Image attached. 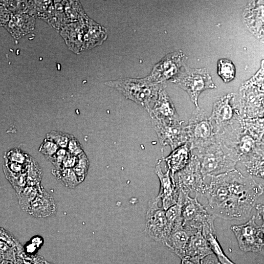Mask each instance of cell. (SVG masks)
<instances>
[{"instance_id":"obj_1","label":"cell","mask_w":264,"mask_h":264,"mask_svg":"<svg viewBox=\"0 0 264 264\" xmlns=\"http://www.w3.org/2000/svg\"><path fill=\"white\" fill-rule=\"evenodd\" d=\"M205 179L206 209L214 216L226 220L246 219L264 192L263 185L236 169Z\"/></svg>"},{"instance_id":"obj_2","label":"cell","mask_w":264,"mask_h":264,"mask_svg":"<svg viewBox=\"0 0 264 264\" xmlns=\"http://www.w3.org/2000/svg\"><path fill=\"white\" fill-rule=\"evenodd\" d=\"M215 140L198 151H191L199 161L205 177L216 176L236 169L239 158L235 150L215 135Z\"/></svg>"},{"instance_id":"obj_3","label":"cell","mask_w":264,"mask_h":264,"mask_svg":"<svg viewBox=\"0 0 264 264\" xmlns=\"http://www.w3.org/2000/svg\"><path fill=\"white\" fill-rule=\"evenodd\" d=\"M105 85L118 91L125 97L144 108L148 112L154 103L160 89L166 84H155L145 77L142 79L123 78L108 81Z\"/></svg>"},{"instance_id":"obj_4","label":"cell","mask_w":264,"mask_h":264,"mask_svg":"<svg viewBox=\"0 0 264 264\" xmlns=\"http://www.w3.org/2000/svg\"><path fill=\"white\" fill-rule=\"evenodd\" d=\"M209 119L215 135H220L241 122L237 95L228 93L217 99L213 103Z\"/></svg>"},{"instance_id":"obj_5","label":"cell","mask_w":264,"mask_h":264,"mask_svg":"<svg viewBox=\"0 0 264 264\" xmlns=\"http://www.w3.org/2000/svg\"><path fill=\"white\" fill-rule=\"evenodd\" d=\"M254 77L241 87L237 96L242 119L264 118L263 77Z\"/></svg>"},{"instance_id":"obj_6","label":"cell","mask_w":264,"mask_h":264,"mask_svg":"<svg viewBox=\"0 0 264 264\" xmlns=\"http://www.w3.org/2000/svg\"><path fill=\"white\" fill-rule=\"evenodd\" d=\"M171 82L185 90L196 108L198 99L204 90L217 88L205 68H194L183 66L178 75Z\"/></svg>"},{"instance_id":"obj_7","label":"cell","mask_w":264,"mask_h":264,"mask_svg":"<svg viewBox=\"0 0 264 264\" xmlns=\"http://www.w3.org/2000/svg\"><path fill=\"white\" fill-rule=\"evenodd\" d=\"M186 129L191 151L201 150L215 140V134L209 117L205 110L199 107L192 112Z\"/></svg>"},{"instance_id":"obj_8","label":"cell","mask_w":264,"mask_h":264,"mask_svg":"<svg viewBox=\"0 0 264 264\" xmlns=\"http://www.w3.org/2000/svg\"><path fill=\"white\" fill-rule=\"evenodd\" d=\"M256 220L253 215L247 222L231 227L240 248L244 252H259L264 250V224L258 225Z\"/></svg>"},{"instance_id":"obj_9","label":"cell","mask_w":264,"mask_h":264,"mask_svg":"<svg viewBox=\"0 0 264 264\" xmlns=\"http://www.w3.org/2000/svg\"><path fill=\"white\" fill-rule=\"evenodd\" d=\"M187 57L181 50L168 54L153 67L150 74L146 78L155 84H166L172 80L180 73L181 68L186 66Z\"/></svg>"},{"instance_id":"obj_10","label":"cell","mask_w":264,"mask_h":264,"mask_svg":"<svg viewBox=\"0 0 264 264\" xmlns=\"http://www.w3.org/2000/svg\"><path fill=\"white\" fill-rule=\"evenodd\" d=\"M176 174L177 179H175V184L177 189L189 193L194 192L197 196L198 194L203 196L206 184L201 172L199 160L196 155L192 154L188 164Z\"/></svg>"},{"instance_id":"obj_11","label":"cell","mask_w":264,"mask_h":264,"mask_svg":"<svg viewBox=\"0 0 264 264\" xmlns=\"http://www.w3.org/2000/svg\"><path fill=\"white\" fill-rule=\"evenodd\" d=\"M178 197L182 201V225L196 229H202V224L213 217L197 199V196L193 198L190 193L178 189Z\"/></svg>"},{"instance_id":"obj_12","label":"cell","mask_w":264,"mask_h":264,"mask_svg":"<svg viewBox=\"0 0 264 264\" xmlns=\"http://www.w3.org/2000/svg\"><path fill=\"white\" fill-rule=\"evenodd\" d=\"M154 129L161 145L169 146L172 151L187 142L186 125L184 121L166 122L150 116Z\"/></svg>"},{"instance_id":"obj_13","label":"cell","mask_w":264,"mask_h":264,"mask_svg":"<svg viewBox=\"0 0 264 264\" xmlns=\"http://www.w3.org/2000/svg\"><path fill=\"white\" fill-rule=\"evenodd\" d=\"M160 201L155 198L149 202L145 218L146 229L152 239L164 243L171 228L167 220L165 211L158 206Z\"/></svg>"},{"instance_id":"obj_14","label":"cell","mask_w":264,"mask_h":264,"mask_svg":"<svg viewBox=\"0 0 264 264\" xmlns=\"http://www.w3.org/2000/svg\"><path fill=\"white\" fill-rule=\"evenodd\" d=\"M90 18L87 16L77 22L66 24L60 30L68 49L75 53L83 51L85 34Z\"/></svg>"},{"instance_id":"obj_15","label":"cell","mask_w":264,"mask_h":264,"mask_svg":"<svg viewBox=\"0 0 264 264\" xmlns=\"http://www.w3.org/2000/svg\"><path fill=\"white\" fill-rule=\"evenodd\" d=\"M161 160H159L155 167V173L160 181V190L156 198L162 202V208L165 211L177 203L178 191L172 182L169 169L163 173L160 166Z\"/></svg>"},{"instance_id":"obj_16","label":"cell","mask_w":264,"mask_h":264,"mask_svg":"<svg viewBox=\"0 0 264 264\" xmlns=\"http://www.w3.org/2000/svg\"><path fill=\"white\" fill-rule=\"evenodd\" d=\"M165 87L159 90L157 99L148 113L150 116L166 122H178L180 120Z\"/></svg>"},{"instance_id":"obj_17","label":"cell","mask_w":264,"mask_h":264,"mask_svg":"<svg viewBox=\"0 0 264 264\" xmlns=\"http://www.w3.org/2000/svg\"><path fill=\"white\" fill-rule=\"evenodd\" d=\"M198 230L182 224L175 226L164 243L181 259L185 256V249L190 238Z\"/></svg>"},{"instance_id":"obj_18","label":"cell","mask_w":264,"mask_h":264,"mask_svg":"<svg viewBox=\"0 0 264 264\" xmlns=\"http://www.w3.org/2000/svg\"><path fill=\"white\" fill-rule=\"evenodd\" d=\"M56 212L53 198L43 188L31 202L27 213L35 218H44L54 215Z\"/></svg>"},{"instance_id":"obj_19","label":"cell","mask_w":264,"mask_h":264,"mask_svg":"<svg viewBox=\"0 0 264 264\" xmlns=\"http://www.w3.org/2000/svg\"><path fill=\"white\" fill-rule=\"evenodd\" d=\"M192 156L191 145L189 142L173 150L171 153L164 158L170 171L172 182L175 184V175L183 169L189 163Z\"/></svg>"},{"instance_id":"obj_20","label":"cell","mask_w":264,"mask_h":264,"mask_svg":"<svg viewBox=\"0 0 264 264\" xmlns=\"http://www.w3.org/2000/svg\"><path fill=\"white\" fill-rule=\"evenodd\" d=\"M36 19L27 14H11L4 26L15 39L18 40L34 30Z\"/></svg>"},{"instance_id":"obj_21","label":"cell","mask_w":264,"mask_h":264,"mask_svg":"<svg viewBox=\"0 0 264 264\" xmlns=\"http://www.w3.org/2000/svg\"><path fill=\"white\" fill-rule=\"evenodd\" d=\"M199 229L190 238L185 249V256L199 260L213 252L207 241Z\"/></svg>"},{"instance_id":"obj_22","label":"cell","mask_w":264,"mask_h":264,"mask_svg":"<svg viewBox=\"0 0 264 264\" xmlns=\"http://www.w3.org/2000/svg\"><path fill=\"white\" fill-rule=\"evenodd\" d=\"M215 217L205 222L202 225L201 232L209 243L213 253L221 264H236L225 254L218 241L214 227Z\"/></svg>"},{"instance_id":"obj_23","label":"cell","mask_w":264,"mask_h":264,"mask_svg":"<svg viewBox=\"0 0 264 264\" xmlns=\"http://www.w3.org/2000/svg\"><path fill=\"white\" fill-rule=\"evenodd\" d=\"M106 38L107 33L105 29L90 19L85 36L83 51L100 45Z\"/></svg>"},{"instance_id":"obj_24","label":"cell","mask_w":264,"mask_h":264,"mask_svg":"<svg viewBox=\"0 0 264 264\" xmlns=\"http://www.w3.org/2000/svg\"><path fill=\"white\" fill-rule=\"evenodd\" d=\"M64 12L67 24L79 22L88 16L78 0H65Z\"/></svg>"},{"instance_id":"obj_25","label":"cell","mask_w":264,"mask_h":264,"mask_svg":"<svg viewBox=\"0 0 264 264\" xmlns=\"http://www.w3.org/2000/svg\"><path fill=\"white\" fill-rule=\"evenodd\" d=\"M43 188L41 185L36 186L26 185L25 188L20 193L16 194L19 204L23 211L27 212L31 202Z\"/></svg>"},{"instance_id":"obj_26","label":"cell","mask_w":264,"mask_h":264,"mask_svg":"<svg viewBox=\"0 0 264 264\" xmlns=\"http://www.w3.org/2000/svg\"><path fill=\"white\" fill-rule=\"evenodd\" d=\"M65 0H53L54 11L52 16L45 22L56 29H60L66 23L64 5Z\"/></svg>"},{"instance_id":"obj_27","label":"cell","mask_w":264,"mask_h":264,"mask_svg":"<svg viewBox=\"0 0 264 264\" xmlns=\"http://www.w3.org/2000/svg\"><path fill=\"white\" fill-rule=\"evenodd\" d=\"M51 173L58 181L66 187L73 189L80 183L72 168L52 169Z\"/></svg>"},{"instance_id":"obj_28","label":"cell","mask_w":264,"mask_h":264,"mask_svg":"<svg viewBox=\"0 0 264 264\" xmlns=\"http://www.w3.org/2000/svg\"><path fill=\"white\" fill-rule=\"evenodd\" d=\"M26 185L36 186L41 185L43 171L36 160L31 157L26 172Z\"/></svg>"},{"instance_id":"obj_29","label":"cell","mask_w":264,"mask_h":264,"mask_svg":"<svg viewBox=\"0 0 264 264\" xmlns=\"http://www.w3.org/2000/svg\"><path fill=\"white\" fill-rule=\"evenodd\" d=\"M242 163L249 175L264 178V154L252 157Z\"/></svg>"},{"instance_id":"obj_30","label":"cell","mask_w":264,"mask_h":264,"mask_svg":"<svg viewBox=\"0 0 264 264\" xmlns=\"http://www.w3.org/2000/svg\"><path fill=\"white\" fill-rule=\"evenodd\" d=\"M182 201L178 198L177 203L165 210L168 223L172 229L182 224Z\"/></svg>"},{"instance_id":"obj_31","label":"cell","mask_w":264,"mask_h":264,"mask_svg":"<svg viewBox=\"0 0 264 264\" xmlns=\"http://www.w3.org/2000/svg\"><path fill=\"white\" fill-rule=\"evenodd\" d=\"M235 72V66L231 60L224 58L219 60L218 73L225 83H228L234 79Z\"/></svg>"},{"instance_id":"obj_32","label":"cell","mask_w":264,"mask_h":264,"mask_svg":"<svg viewBox=\"0 0 264 264\" xmlns=\"http://www.w3.org/2000/svg\"><path fill=\"white\" fill-rule=\"evenodd\" d=\"M3 170L7 179L12 185L16 194L20 193L26 185V175L24 174H14L3 166Z\"/></svg>"},{"instance_id":"obj_33","label":"cell","mask_w":264,"mask_h":264,"mask_svg":"<svg viewBox=\"0 0 264 264\" xmlns=\"http://www.w3.org/2000/svg\"><path fill=\"white\" fill-rule=\"evenodd\" d=\"M89 166V160L85 153L83 152L77 156V162L72 168L80 183L84 180L86 177Z\"/></svg>"},{"instance_id":"obj_34","label":"cell","mask_w":264,"mask_h":264,"mask_svg":"<svg viewBox=\"0 0 264 264\" xmlns=\"http://www.w3.org/2000/svg\"><path fill=\"white\" fill-rule=\"evenodd\" d=\"M31 156L18 148L11 149L5 153L4 159L9 161L28 165Z\"/></svg>"},{"instance_id":"obj_35","label":"cell","mask_w":264,"mask_h":264,"mask_svg":"<svg viewBox=\"0 0 264 264\" xmlns=\"http://www.w3.org/2000/svg\"><path fill=\"white\" fill-rule=\"evenodd\" d=\"M71 135L62 132L52 131L46 134V138L55 143L60 148L66 149Z\"/></svg>"},{"instance_id":"obj_36","label":"cell","mask_w":264,"mask_h":264,"mask_svg":"<svg viewBox=\"0 0 264 264\" xmlns=\"http://www.w3.org/2000/svg\"><path fill=\"white\" fill-rule=\"evenodd\" d=\"M0 240L10 247L15 248L16 251L23 250V245L10 232L0 227Z\"/></svg>"},{"instance_id":"obj_37","label":"cell","mask_w":264,"mask_h":264,"mask_svg":"<svg viewBox=\"0 0 264 264\" xmlns=\"http://www.w3.org/2000/svg\"><path fill=\"white\" fill-rule=\"evenodd\" d=\"M16 259V249L0 240V264L3 260H9L15 264Z\"/></svg>"},{"instance_id":"obj_38","label":"cell","mask_w":264,"mask_h":264,"mask_svg":"<svg viewBox=\"0 0 264 264\" xmlns=\"http://www.w3.org/2000/svg\"><path fill=\"white\" fill-rule=\"evenodd\" d=\"M59 147L53 142L44 138L39 148V151L47 159L53 156Z\"/></svg>"},{"instance_id":"obj_39","label":"cell","mask_w":264,"mask_h":264,"mask_svg":"<svg viewBox=\"0 0 264 264\" xmlns=\"http://www.w3.org/2000/svg\"><path fill=\"white\" fill-rule=\"evenodd\" d=\"M66 150L68 153L76 156L84 152L82 145L73 135L69 140Z\"/></svg>"},{"instance_id":"obj_40","label":"cell","mask_w":264,"mask_h":264,"mask_svg":"<svg viewBox=\"0 0 264 264\" xmlns=\"http://www.w3.org/2000/svg\"><path fill=\"white\" fill-rule=\"evenodd\" d=\"M66 149L59 148L56 153L51 157L47 158L54 166L55 169L61 170L62 162L67 154Z\"/></svg>"},{"instance_id":"obj_41","label":"cell","mask_w":264,"mask_h":264,"mask_svg":"<svg viewBox=\"0 0 264 264\" xmlns=\"http://www.w3.org/2000/svg\"><path fill=\"white\" fill-rule=\"evenodd\" d=\"M4 165L11 172L14 174L26 173L28 165H23L16 162L9 161L4 159Z\"/></svg>"},{"instance_id":"obj_42","label":"cell","mask_w":264,"mask_h":264,"mask_svg":"<svg viewBox=\"0 0 264 264\" xmlns=\"http://www.w3.org/2000/svg\"><path fill=\"white\" fill-rule=\"evenodd\" d=\"M33 256H29L23 251L16 252V262L15 264H34Z\"/></svg>"},{"instance_id":"obj_43","label":"cell","mask_w":264,"mask_h":264,"mask_svg":"<svg viewBox=\"0 0 264 264\" xmlns=\"http://www.w3.org/2000/svg\"><path fill=\"white\" fill-rule=\"evenodd\" d=\"M77 156L72 155L67 152L62 162L61 169L73 168L77 162Z\"/></svg>"},{"instance_id":"obj_44","label":"cell","mask_w":264,"mask_h":264,"mask_svg":"<svg viewBox=\"0 0 264 264\" xmlns=\"http://www.w3.org/2000/svg\"><path fill=\"white\" fill-rule=\"evenodd\" d=\"M11 16L10 12L0 1V26H4Z\"/></svg>"},{"instance_id":"obj_45","label":"cell","mask_w":264,"mask_h":264,"mask_svg":"<svg viewBox=\"0 0 264 264\" xmlns=\"http://www.w3.org/2000/svg\"><path fill=\"white\" fill-rule=\"evenodd\" d=\"M24 252L29 256H35L36 255L39 249L29 241L23 245Z\"/></svg>"},{"instance_id":"obj_46","label":"cell","mask_w":264,"mask_h":264,"mask_svg":"<svg viewBox=\"0 0 264 264\" xmlns=\"http://www.w3.org/2000/svg\"><path fill=\"white\" fill-rule=\"evenodd\" d=\"M200 264H221L213 253L200 260Z\"/></svg>"},{"instance_id":"obj_47","label":"cell","mask_w":264,"mask_h":264,"mask_svg":"<svg viewBox=\"0 0 264 264\" xmlns=\"http://www.w3.org/2000/svg\"><path fill=\"white\" fill-rule=\"evenodd\" d=\"M29 241L34 244L39 249L42 247L44 243L43 238L39 235L33 236Z\"/></svg>"},{"instance_id":"obj_48","label":"cell","mask_w":264,"mask_h":264,"mask_svg":"<svg viewBox=\"0 0 264 264\" xmlns=\"http://www.w3.org/2000/svg\"><path fill=\"white\" fill-rule=\"evenodd\" d=\"M200 260L198 259L184 257L181 259V264H200Z\"/></svg>"},{"instance_id":"obj_49","label":"cell","mask_w":264,"mask_h":264,"mask_svg":"<svg viewBox=\"0 0 264 264\" xmlns=\"http://www.w3.org/2000/svg\"><path fill=\"white\" fill-rule=\"evenodd\" d=\"M256 209L257 211V216L256 219L258 218L264 220V205L262 203H259L256 205Z\"/></svg>"},{"instance_id":"obj_50","label":"cell","mask_w":264,"mask_h":264,"mask_svg":"<svg viewBox=\"0 0 264 264\" xmlns=\"http://www.w3.org/2000/svg\"><path fill=\"white\" fill-rule=\"evenodd\" d=\"M34 264H44L45 259L42 256L36 255L33 256Z\"/></svg>"},{"instance_id":"obj_51","label":"cell","mask_w":264,"mask_h":264,"mask_svg":"<svg viewBox=\"0 0 264 264\" xmlns=\"http://www.w3.org/2000/svg\"><path fill=\"white\" fill-rule=\"evenodd\" d=\"M0 264H14V263L11 261L3 260Z\"/></svg>"},{"instance_id":"obj_52","label":"cell","mask_w":264,"mask_h":264,"mask_svg":"<svg viewBox=\"0 0 264 264\" xmlns=\"http://www.w3.org/2000/svg\"><path fill=\"white\" fill-rule=\"evenodd\" d=\"M44 264H52L51 263H50L46 260H45L44 261Z\"/></svg>"}]
</instances>
